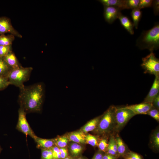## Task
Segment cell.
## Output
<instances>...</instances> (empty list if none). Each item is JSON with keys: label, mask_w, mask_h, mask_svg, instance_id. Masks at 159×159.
I'll return each mask as SVG.
<instances>
[{"label": "cell", "mask_w": 159, "mask_h": 159, "mask_svg": "<svg viewBox=\"0 0 159 159\" xmlns=\"http://www.w3.org/2000/svg\"><path fill=\"white\" fill-rule=\"evenodd\" d=\"M119 19L122 26L131 34H134L133 23L127 16L121 14L119 16Z\"/></svg>", "instance_id": "16"}, {"label": "cell", "mask_w": 159, "mask_h": 159, "mask_svg": "<svg viewBox=\"0 0 159 159\" xmlns=\"http://www.w3.org/2000/svg\"><path fill=\"white\" fill-rule=\"evenodd\" d=\"M14 39V36L12 34L5 35L4 34L0 35V45H11Z\"/></svg>", "instance_id": "25"}, {"label": "cell", "mask_w": 159, "mask_h": 159, "mask_svg": "<svg viewBox=\"0 0 159 159\" xmlns=\"http://www.w3.org/2000/svg\"><path fill=\"white\" fill-rule=\"evenodd\" d=\"M126 157H129L131 159H144L142 156L130 150L127 153Z\"/></svg>", "instance_id": "36"}, {"label": "cell", "mask_w": 159, "mask_h": 159, "mask_svg": "<svg viewBox=\"0 0 159 159\" xmlns=\"http://www.w3.org/2000/svg\"><path fill=\"white\" fill-rule=\"evenodd\" d=\"M85 140L86 144L93 147H97L99 140L97 137L89 134H86Z\"/></svg>", "instance_id": "27"}, {"label": "cell", "mask_w": 159, "mask_h": 159, "mask_svg": "<svg viewBox=\"0 0 159 159\" xmlns=\"http://www.w3.org/2000/svg\"><path fill=\"white\" fill-rule=\"evenodd\" d=\"M11 51V45H0V57H4Z\"/></svg>", "instance_id": "30"}, {"label": "cell", "mask_w": 159, "mask_h": 159, "mask_svg": "<svg viewBox=\"0 0 159 159\" xmlns=\"http://www.w3.org/2000/svg\"><path fill=\"white\" fill-rule=\"evenodd\" d=\"M125 159H131L129 157H126L125 158Z\"/></svg>", "instance_id": "43"}, {"label": "cell", "mask_w": 159, "mask_h": 159, "mask_svg": "<svg viewBox=\"0 0 159 159\" xmlns=\"http://www.w3.org/2000/svg\"><path fill=\"white\" fill-rule=\"evenodd\" d=\"M101 116L95 117L81 127L80 130L85 134L94 131L97 126Z\"/></svg>", "instance_id": "18"}, {"label": "cell", "mask_w": 159, "mask_h": 159, "mask_svg": "<svg viewBox=\"0 0 159 159\" xmlns=\"http://www.w3.org/2000/svg\"><path fill=\"white\" fill-rule=\"evenodd\" d=\"M140 0H127V4L128 9L132 10L138 8Z\"/></svg>", "instance_id": "31"}, {"label": "cell", "mask_w": 159, "mask_h": 159, "mask_svg": "<svg viewBox=\"0 0 159 159\" xmlns=\"http://www.w3.org/2000/svg\"><path fill=\"white\" fill-rule=\"evenodd\" d=\"M153 106L159 110V94L154 98L152 103Z\"/></svg>", "instance_id": "39"}, {"label": "cell", "mask_w": 159, "mask_h": 159, "mask_svg": "<svg viewBox=\"0 0 159 159\" xmlns=\"http://www.w3.org/2000/svg\"><path fill=\"white\" fill-rule=\"evenodd\" d=\"M105 153L98 150L94 154L91 159H102Z\"/></svg>", "instance_id": "38"}, {"label": "cell", "mask_w": 159, "mask_h": 159, "mask_svg": "<svg viewBox=\"0 0 159 159\" xmlns=\"http://www.w3.org/2000/svg\"><path fill=\"white\" fill-rule=\"evenodd\" d=\"M103 16L105 21L110 24L112 23L121 14V10L112 6H104Z\"/></svg>", "instance_id": "9"}, {"label": "cell", "mask_w": 159, "mask_h": 159, "mask_svg": "<svg viewBox=\"0 0 159 159\" xmlns=\"http://www.w3.org/2000/svg\"><path fill=\"white\" fill-rule=\"evenodd\" d=\"M12 69L7 64L2 57H0V76L7 78Z\"/></svg>", "instance_id": "22"}, {"label": "cell", "mask_w": 159, "mask_h": 159, "mask_svg": "<svg viewBox=\"0 0 159 159\" xmlns=\"http://www.w3.org/2000/svg\"><path fill=\"white\" fill-rule=\"evenodd\" d=\"M50 149L52 150L53 155L54 159H61L59 148L54 146Z\"/></svg>", "instance_id": "34"}, {"label": "cell", "mask_w": 159, "mask_h": 159, "mask_svg": "<svg viewBox=\"0 0 159 159\" xmlns=\"http://www.w3.org/2000/svg\"><path fill=\"white\" fill-rule=\"evenodd\" d=\"M63 159H75L70 156H68L66 158Z\"/></svg>", "instance_id": "42"}, {"label": "cell", "mask_w": 159, "mask_h": 159, "mask_svg": "<svg viewBox=\"0 0 159 159\" xmlns=\"http://www.w3.org/2000/svg\"><path fill=\"white\" fill-rule=\"evenodd\" d=\"M3 58L5 62L12 69L16 68L21 66L15 54L12 51Z\"/></svg>", "instance_id": "17"}, {"label": "cell", "mask_w": 159, "mask_h": 159, "mask_svg": "<svg viewBox=\"0 0 159 159\" xmlns=\"http://www.w3.org/2000/svg\"><path fill=\"white\" fill-rule=\"evenodd\" d=\"M85 135L86 134L80 130L69 132L67 136L69 141L84 145L86 144Z\"/></svg>", "instance_id": "12"}, {"label": "cell", "mask_w": 159, "mask_h": 159, "mask_svg": "<svg viewBox=\"0 0 159 159\" xmlns=\"http://www.w3.org/2000/svg\"><path fill=\"white\" fill-rule=\"evenodd\" d=\"M32 70V67H24L21 66L12 69L7 78L10 85H14L20 89L24 86V83L29 80Z\"/></svg>", "instance_id": "4"}, {"label": "cell", "mask_w": 159, "mask_h": 159, "mask_svg": "<svg viewBox=\"0 0 159 159\" xmlns=\"http://www.w3.org/2000/svg\"><path fill=\"white\" fill-rule=\"evenodd\" d=\"M153 0H140L139 5L138 9H142L152 6Z\"/></svg>", "instance_id": "32"}, {"label": "cell", "mask_w": 159, "mask_h": 159, "mask_svg": "<svg viewBox=\"0 0 159 159\" xmlns=\"http://www.w3.org/2000/svg\"><path fill=\"white\" fill-rule=\"evenodd\" d=\"M9 33L14 36L21 38L22 36L14 28L10 20L4 17H0V34Z\"/></svg>", "instance_id": "8"}, {"label": "cell", "mask_w": 159, "mask_h": 159, "mask_svg": "<svg viewBox=\"0 0 159 159\" xmlns=\"http://www.w3.org/2000/svg\"><path fill=\"white\" fill-rule=\"evenodd\" d=\"M118 158L116 156L105 153L103 155L102 159H117Z\"/></svg>", "instance_id": "40"}, {"label": "cell", "mask_w": 159, "mask_h": 159, "mask_svg": "<svg viewBox=\"0 0 159 159\" xmlns=\"http://www.w3.org/2000/svg\"><path fill=\"white\" fill-rule=\"evenodd\" d=\"M136 115L132 111L125 107H116L115 112V132H119L128 121Z\"/></svg>", "instance_id": "5"}, {"label": "cell", "mask_w": 159, "mask_h": 159, "mask_svg": "<svg viewBox=\"0 0 159 159\" xmlns=\"http://www.w3.org/2000/svg\"><path fill=\"white\" fill-rule=\"evenodd\" d=\"M26 113L22 108L18 110V119L16 128L26 136L29 135L34 139L37 136L31 128L26 117Z\"/></svg>", "instance_id": "7"}, {"label": "cell", "mask_w": 159, "mask_h": 159, "mask_svg": "<svg viewBox=\"0 0 159 159\" xmlns=\"http://www.w3.org/2000/svg\"><path fill=\"white\" fill-rule=\"evenodd\" d=\"M159 76H155L150 90L143 102L152 104L154 98L159 94Z\"/></svg>", "instance_id": "11"}, {"label": "cell", "mask_w": 159, "mask_h": 159, "mask_svg": "<svg viewBox=\"0 0 159 159\" xmlns=\"http://www.w3.org/2000/svg\"><path fill=\"white\" fill-rule=\"evenodd\" d=\"M116 107L111 106L101 115L97 126L94 131L99 135L107 136L111 135L115 131V112Z\"/></svg>", "instance_id": "3"}, {"label": "cell", "mask_w": 159, "mask_h": 159, "mask_svg": "<svg viewBox=\"0 0 159 159\" xmlns=\"http://www.w3.org/2000/svg\"><path fill=\"white\" fill-rule=\"evenodd\" d=\"M136 46L140 49H148L153 52L159 48V24L157 22L151 29L143 31L136 41Z\"/></svg>", "instance_id": "2"}, {"label": "cell", "mask_w": 159, "mask_h": 159, "mask_svg": "<svg viewBox=\"0 0 159 159\" xmlns=\"http://www.w3.org/2000/svg\"><path fill=\"white\" fill-rule=\"evenodd\" d=\"M10 85L6 77L0 76V91L4 90Z\"/></svg>", "instance_id": "33"}, {"label": "cell", "mask_w": 159, "mask_h": 159, "mask_svg": "<svg viewBox=\"0 0 159 159\" xmlns=\"http://www.w3.org/2000/svg\"><path fill=\"white\" fill-rule=\"evenodd\" d=\"M34 140L37 147L41 149H49L54 146L53 139H43L37 136Z\"/></svg>", "instance_id": "19"}, {"label": "cell", "mask_w": 159, "mask_h": 159, "mask_svg": "<svg viewBox=\"0 0 159 159\" xmlns=\"http://www.w3.org/2000/svg\"><path fill=\"white\" fill-rule=\"evenodd\" d=\"M2 150V149L1 148V146H0V153H1V152Z\"/></svg>", "instance_id": "44"}, {"label": "cell", "mask_w": 159, "mask_h": 159, "mask_svg": "<svg viewBox=\"0 0 159 159\" xmlns=\"http://www.w3.org/2000/svg\"><path fill=\"white\" fill-rule=\"evenodd\" d=\"M41 159H54L52 150L49 149H41Z\"/></svg>", "instance_id": "28"}, {"label": "cell", "mask_w": 159, "mask_h": 159, "mask_svg": "<svg viewBox=\"0 0 159 159\" xmlns=\"http://www.w3.org/2000/svg\"><path fill=\"white\" fill-rule=\"evenodd\" d=\"M146 115H150L158 122L159 121V111L158 109L153 107L148 112Z\"/></svg>", "instance_id": "29"}, {"label": "cell", "mask_w": 159, "mask_h": 159, "mask_svg": "<svg viewBox=\"0 0 159 159\" xmlns=\"http://www.w3.org/2000/svg\"><path fill=\"white\" fill-rule=\"evenodd\" d=\"M20 89L18 101L26 112H38L41 109L44 96L43 86L37 83Z\"/></svg>", "instance_id": "1"}, {"label": "cell", "mask_w": 159, "mask_h": 159, "mask_svg": "<svg viewBox=\"0 0 159 159\" xmlns=\"http://www.w3.org/2000/svg\"><path fill=\"white\" fill-rule=\"evenodd\" d=\"M104 6H112L117 7L121 10L128 9L127 6V0H99Z\"/></svg>", "instance_id": "14"}, {"label": "cell", "mask_w": 159, "mask_h": 159, "mask_svg": "<svg viewBox=\"0 0 159 159\" xmlns=\"http://www.w3.org/2000/svg\"><path fill=\"white\" fill-rule=\"evenodd\" d=\"M61 159H64L69 155L68 150L67 148H59Z\"/></svg>", "instance_id": "37"}, {"label": "cell", "mask_w": 159, "mask_h": 159, "mask_svg": "<svg viewBox=\"0 0 159 159\" xmlns=\"http://www.w3.org/2000/svg\"><path fill=\"white\" fill-rule=\"evenodd\" d=\"M103 136V137L99 140L97 147L99 150L106 153L108 146L109 140L107 136Z\"/></svg>", "instance_id": "26"}, {"label": "cell", "mask_w": 159, "mask_h": 159, "mask_svg": "<svg viewBox=\"0 0 159 159\" xmlns=\"http://www.w3.org/2000/svg\"><path fill=\"white\" fill-rule=\"evenodd\" d=\"M106 153L116 157L118 155L117 143L115 136L113 135H110L109 140L108 146Z\"/></svg>", "instance_id": "20"}, {"label": "cell", "mask_w": 159, "mask_h": 159, "mask_svg": "<svg viewBox=\"0 0 159 159\" xmlns=\"http://www.w3.org/2000/svg\"><path fill=\"white\" fill-rule=\"evenodd\" d=\"M142 60L141 66L145 70L144 73L159 76V60L153 52L142 58Z\"/></svg>", "instance_id": "6"}, {"label": "cell", "mask_w": 159, "mask_h": 159, "mask_svg": "<svg viewBox=\"0 0 159 159\" xmlns=\"http://www.w3.org/2000/svg\"><path fill=\"white\" fill-rule=\"evenodd\" d=\"M153 107L151 103L143 102L139 104L127 105L125 107L131 110L136 115H146L148 112Z\"/></svg>", "instance_id": "10"}, {"label": "cell", "mask_w": 159, "mask_h": 159, "mask_svg": "<svg viewBox=\"0 0 159 159\" xmlns=\"http://www.w3.org/2000/svg\"><path fill=\"white\" fill-rule=\"evenodd\" d=\"M53 140L54 145L59 148H66L69 141L67 135L57 136Z\"/></svg>", "instance_id": "23"}, {"label": "cell", "mask_w": 159, "mask_h": 159, "mask_svg": "<svg viewBox=\"0 0 159 159\" xmlns=\"http://www.w3.org/2000/svg\"><path fill=\"white\" fill-rule=\"evenodd\" d=\"M150 144L151 147L155 150L159 149V130L157 129L154 130L150 138Z\"/></svg>", "instance_id": "21"}, {"label": "cell", "mask_w": 159, "mask_h": 159, "mask_svg": "<svg viewBox=\"0 0 159 159\" xmlns=\"http://www.w3.org/2000/svg\"><path fill=\"white\" fill-rule=\"evenodd\" d=\"M115 136L118 157L125 158L130 151L120 137L118 134Z\"/></svg>", "instance_id": "13"}, {"label": "cell", "mask_w": 159, "mask_h": 159, "mask_svg": "<svg viewBox=\"0 0 159 159\" xmlns=\"http://www.w3.org/2000/svg\"><path fill=\"white\" fill-rule=\"evenodd\" d=\"M152 6L153 7L154 14L155 15H159V1L158 0H153Z\"/></svg>", "instance_id": "35"}, {"label": "cell", "mask_w": 159, "mask_h": 159, "mask_svg": "<svg viewBox=\"0 0 159 159\" xmlns=\"http://www.w3.org/2000/svg\"><path fill=\"white\" fill-rule=\"evenodd\" d=\"M134 27L137 29L139 22L141 19L142 12L139 9L136 8L132 9L131 13Z\"/></svg>", "instance_id": "24"}, {"label": "cell", "mask_w": 159, "mask_h": 159, "mask_svg": "<svg viewBox=\"0 0 159 159\" xmlns=\"http://www.w3.org/2000/svg\"><path fill=\"white\" fill-rule=\"evenodd\" d=\"M84 148L82 145L72 142L69 145L68 150L70 156L76 159L81 156Z\"/></svg>", "instance_id": "15"}, {"label": "cell", "mask_w": 159, "mask_h": 159, "mask_svg": "<svg viewBox=\"0 0 159 159\" xmlns=\"http://www.w3.org/2000/svg\"><path fill=\"white\" fill-rule=\"evenodd\" d=\"M75 159H88L87 158H86L85 157L82 156H80L78 157V158H76Z\"/></svg>", "instance_id": "41"}]
</instances>
